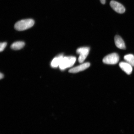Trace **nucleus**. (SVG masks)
Instances as JSON below:
<instances>
[{
  "label": "nucleus",
  "instance_id": "obj_1",
  "mask_svg": "<svg viewBox=\"0 0 134 134\" xmlns=\"http://www.w3.org/2000/svg\"><path fill=\"white\" fill-rule=\"evenodd\" d=\"M35 23L32 19H28L22 20L18 21L14 25V28L18 31H23L31 28Z\"/></svg>",
  "mask_w": 134,
  "mask_h": 134
},
{
  "label": "nucleus",
  "instance_id": "obj_2",
  "mask_svg": "<svg viewBox=\"0 0 134 134\" xmlns=\"http://www.w3.org/2000/svg\"><path fill=\"white\" fill-rule=\"evenodd\" d=\"M76 61V58L74 56L64 57L59 66L62 70L66 69L73 66Z\"/></svg>",
  "mask_w": 134,
  "mask_h": 134
},
{
  "label": "nucleus",
  "instance_id": "obj_3",
  "mask_svg": "<svg viewBox=\"0 0 134 134\" xmlns=\"http://www.w3.org/2000/svg\"><path fill=\"white\" fill-rule=\"evenodd\" d=\"M119 60V57L117 53H113L107 55L103 59V63L105 64H116Z\"/></svg>",
  "mask_w": 134,
  "mask_h": 134
},
{
  "label": "nucleus",
  "instance_id": "obj_4",
  "mask_svg": "<svg viewBox=\"0 0 134 134\" xmlns=\"http://www.w3.org/2000/svg\"><path fill=\"white\" fill-rule=\"evenodd\" d=\"M90 51V48L88 47H80L77 49V53L80 54L78 60L79 63L83 62L88 56Z\"/></svg>",
  "mask_w": 134,
  "mask_h": 134
},
{
  "label": "nucleus",
  "instance_id": "obj_5",
  "mask_svg": "<svg viewBox=\"0 0 134 134\" xmlns=\"http://www.w3.org/2000/svg\"><path fill=\"white\" fill-rule=\"evenodd\" d=\"M110 6L116 12L122 14L125 12V9L123 5L117 2L112 1L110 2Z\"/></svg>",
  "mask_w": 134,
  "mask_h": 134
},
{
  "label": "nucleus",
  "instance_id": "obj_6",
  "mask_svg": "<svg viewBox=\"0 0 134 134\" xmlns=\"http://www.w3.org/2000/svg\"><path fill=\"white\" fill-rule=\"evenodd\" d=\"M90 66V63H86L82 64L79 66L74 67L71 69L69 71L70 73H75L80 71H84L88 68Z\"/></svg>",
  "mask_w": 134,
  "mask_h": 134
},
{
  "label": "nucleus",
  "instance_id": "obj_7",
  "mask_svg": "<svg viewBox=\"0 0 134 134\" xmlns=\"http://www.w3.org/2000/svg\"><path fill=\"white\" fill-rule=\"evenodd\" d=\"M120 68L127 74L130 75L133 71V66L127 62H121L119 65Z\"/></svg>",
  "mask_w": 134,
  "mask_h": 134
},
{
  "label": "nucleus",
  "instance_id": "obj_8",
  "mask_svg": "<svg viewBox=\"0 0 134 134\" xmlns=\"http://www.w3.org/2000/svg\"><path fill=\"white\" fill-rule=\"evenodd\" d=\"M115 45L117 48L120 49H125L126 46L125 42L120 36L119 35L115 36L114 38Z\"/></svg>",
  "mask_w": 134,
  "mask_h": 134
},
{
  "label": "nucleus",
  "instance_id": "obj_9",
  "mask_svg": "<svg viewBox=\"0 0 134 134\" xmlns=\"http://www.w3.org/2000/svg\"><path fill=\"white\" fill-rule=\"evenodd\" d=\"M63 57V54H61L53 59L51 63L52 67L53 68H56L59 66Z\"/></svg>",
  "mask_w": 134,
  "mask_h": 134
},
{
  "label": "nucleus",
  "instance_id": "obj_10",
  "mask_svg": "<svg viewBox=\"0 0 134 134\" xmlns=\"http://www.w3.org/2000/svg\"><path fill=\"white\" fill-rule=\"evenodd\" d=\"M25 43L23 41H17L13 43L11 47L12 49L15 50L21 49L24 47Z\"/></svg>",
  "mask_w": 134,
  "mask_h": 134
},
{
  "label": "nucleus",
  "instance_id": "obj_11",
  "mask_svg": "<svg viewBox=\"0 0 134 134\" xmlns=\"http://www.w3.org/2000/svg\"><path fill=\"white\" fill-rule=\"evenodd\" d=\"M124 59L127 62L129 63L132 66H134V55L129 54L125 55Z\"/></svg>",
  "mask_w": 134,
  "mask_h": 134
},
{
  "label": "nucleus",
  "instance_id": "obj_12",
  "mask_svg": "<svg viewBox=\"0 0 134 134\" xmlns=\"http://www.w3.org/2000/svg\"><path fill=\"white\" fill-rule=\"evenodd\" d=\"M7 43L6 42L1 43L0 44V51L1 52H2L4 50L5 48Z\"/></svg>",
  "mask_w": 134,
  "mask_h": 134
},
{
  "label": "nucleus",
  "instance_id": "obj_13",
  "mask_svg": "<svg viewBox=\"0 0 134 134\" xmlns=\"http://www.w3.org/2000/svg\"><path fill=\"white\" fill-rule=\"evenodd\" d=\"M100 2L102 4H105V0H100Z\"/></svg>",
  "mask_w": 134,
  "mask_h": 134
},
{
  "label": "nucleus",
  "instance_id": "obj_14",
  "mask_svg": "<svg viewBox=\"0 0 134 134\" xmlns=\"http://www.w3.org/2000/svg\"><path fill=\"white\" fill-rule=\"evenodd\" d=\"M4 77V75L3 74L1 73V74H0V79H2Z\"/></svg>",
  "mask_w": 134,
  "mask_h": 134
}]
</instances>
